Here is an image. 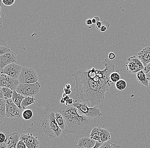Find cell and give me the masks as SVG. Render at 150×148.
<instances>
[{"instance_id":"83f0119b","label":"cell","mask_w":150,"mask_h":148,"mask_svg":"<svg viewBox=\"0 0 150 148\" xmlns=\"http://www.w3.org/2000/svg\"><path fill=\"white\" fill-rule=\"evenodd\" d=\"M99 148H120V146L116 143H112L110 141H108L103 143Z\"/></svg>"},{"instance_id":"7bdbcfd3","label":"cell","mask_w":150,"mask_h":148,"mask_svg":"<svg viewBox=\"0 0 150 148\" xmlns=\"http://www.w3.org/2000/svg\"><path fill=\"white\" fill-rule=\"evenodd\" d=\"M103 143H99V142H97V141H96V143L95 146L93 147L92 148H99L102 146Z\"/></svg>"},{"instance_id":"d6a6232c","label":"cell","mask_w":150,"mask_h":148,"mask_svg":"<svg viewBox=\"0 0 150 148\" xmlns=\"http://www.w3.org/2000/svg\"><path fill=\"white\" fill-rule=\"evenodd\" d=\"M146 75L147 79L149 80V86L147 87V91L150 95V72L148 74H146Z\"/></svg>"},{"instance_id":"836d02e7","label":"cell","mask_w":150,"mask_h":148,"mask_svg":"<svg viewBox=\"0 0 150 148\" xmlns=\"http://www.w3.org/2000/svg\"><path fill=\"white\" fill-rule=\"evenodd\" d=\"M143 71L145 74H148L150 72V62L146 67H145Z\"/></svg>"},{"instance_id":"d4e9b609","label":"cell","mask_w":150,"mask_h":148,"mask_svg":"<svg viewBox=\"0 0 150 148\" xmlns=\"http://www.w3.org/2000/svg\"><path fill=\"white\" fill-rule=\"evenodd\" d=\"M127 86V83L125 80L121 79L115 83V87L117 90L119 91L124 90Z\"/></svg>"},{"instance_id":"ba28073f","label":"cell","mask_w":150,"mask_h":148,"mask_svg":"<svg viewBox=\"0 0 150 148\" xmlns=\"http://www.w3.org/2000/svg\"><path fill=\"white\" fill-rule=\"evenodd\" d=\"M24 109L19 108L12 99L6 101V117L9 118H20L22 116Z\"/></svg>"},{"instance_id":"5bb4252c","label":"cell","mask_w":150,"mask_h":148,"mask_svg":"<svg viewBox=\"0 0 150 148\" xmlns=\"http://www.w3.org/2000/svg\"><path fill=\"white\" fill-rule=\"evenodd\" d=\"M96 141L90 137H84L79 140L77 145V148H92L95 146Z\"/></svg>"},{"instance_id":"f6af8a7d","label":"cell","mask_w":150,"mask_h":148,"mask_svg":"<svg viewBox=\"0 0 150 148\" xmlns=\"http://www.w3.org/2000/svg\"><path fill=\"white\" fill-rule=\"evenodd\" d=\"M62 98L64 99V100L65 101V102H66L67 101H68V100H69V99H70V96L68 95H67L65 97Z\"/></svg>"},{"instance_id":"e0dca14e","label":"cell","mask_w":150,"mask_h":148,"mask_svg":"<svg viewBox=\"0 0 150 148\" xmlns=\"http://www.w3.org/2000/svg\"><path fill=\"white\" fill-rule=\"evenodd\" d=\"M55 119L56 123L60 129L62 131H64L65 129L66 123L63 116L59 112H56L55 115Z\"/></svg>"},{"instance_id":"e575fe53","label":"cell","mask_w":150,"mask_h":148,"mask_svg":"<svg viewBox=\"0 0 150 148\" xmlns=\"http://www.w3.org/2000/svg\"><path fill=\"white\" fill-rule=\"evenodd\" d=\"M116 57V55H115V53H113V52H110V53H109L108 58L110 60H114V59H115Z\"/></svg>"},{"instance_id":"c3c4849f","label":"cell","mask_w":150,"mask_h":148,"mask_svg":"<svg viewBox=\"0 0 150 148\" xmlns=\"http://www.w3.org/2000/svg\"><path fill=\"white\" fill-rule=\"evenodd\" d=\"M67 95H66L64 93L62 94V98H64V97H65Z\"/></svg>"},{"instance_id":"f35d334b","label":"cell","mask_w":150,"mask_h":148,"mask_svg":"<svg viewBox=\"0 0 150 148\" xmlns=\"http://www.w3.org/2000/svg\"><path fill=\"white\" fill-rule=\"evenodd\" d=\"M64 91V93H65L66 95H69L72 93V91L70 89H67L65 87L63 88Z\"/></svg>"},{"instance_id":"44dd1931","label":"cell","mask_w":150,"mask_h":148,"mask_svg":"<svg viewBox=\"0 0 150 148\" xmlns=\"http://www.w3.org/2000/svg\"><path fill=\"white\" fill-rule=\"evenodd\" d=\"M36 99L34 97H26L23 99L21 103V108L23 109H25L26 108L35 103Z\"/></svg>"},{"instance_id":"484cf974","label":"cell","mask_w":150,"mask_h":148,"mask_svg":"<svg viewBox=\"0 0 150 148\" xmlns=\"http://www.w3.org/2000/svg\"><path fill=\"white\" fill-rule=\"evenodd\" d=\"M110 81L113 83H116L121 79V76L119 73V71L112 72L110 76Z\"/></svg>"},{"instance_id":"9c48e42d","label":"cell","mask_w":150,"mask_h":148,"mask_svg":"<svg viewBox=\"0 0 150 148\" xmlns=\"http://www.w3.org/2000/svg\"><path fill=\"white\" fill-rule=\"evenodd\" d=\"M22 66L16 63H12L6 66L1 70V74H5L15 79H18L21 70Z\"/></svg>"},{"instance_id":"3957f363","label":"cell","mask_w":150,"mask_h":148,"mask_svg":"<svg viewBox=\"0 0 150 148\" xmlns=\"http://www.w3.org/2000/svg\"><path fill=\"white\" fill-rule=\"evenodd\" d=\"M55 115L54 112H50L46 115L42 122V127L44 133L51 139L59 137L62 133V131L56 123Z\"/></svg>"},{"instance_id":"6da1fadb","label":"cell","mask_w":150,"mask_h":148,"mask_svg":"<svg viewBox=\"0 0 150 148\" xmlns=\"http://www.w3.org/2000/svg\"><path fill=\"white\" fill-rule=\"evenodd\" d=\"M76 81L74 90L76 94L74 102L86 104L90 107L97 106L104 101L105 94L97 82L88 76L86 70H80L72 74Z\"/></svg>"},{"instance_id":"681fc988","label":"cell","mask_w":150,"mask_h":148,"mask_svg":"<svg viewBox=\"0 0 150 148\" xmlns=\"http://www.w3.org/2000/svg\"><path fill=\"white\" fill-rule=\"evenodd\" d=\"M9 148H16V145H14V146H12Z\"/></svg>"},{"instance_id":"ac0fdd59","label":"cell","mask_w":150,"mask_h":148,"mask_svg":"<svg viewBox=\"0 0 150 148\" xmlns=\"http://www.w3.org/2000/svg\"><path fill=\"white\" fill-rule=\"evenodd\" d=\"M25 97H26L17 93L16 90H14L13 92L12 99L14 103L19 108H22L21 106V103Z\"/></svg>"},{"instance_id":"60d3db41","label":"cell","mask_w":150,"mask_h":148,"mask_svg":"<svg viewBox=\"0 0 150 148\" xmlns=\"http://www.w3.org/2000/svg\"><path fill=\"white\" fill-rule=\"evenodd\" d=\"M85 23H86V24H87V25H88V26H90V25H92V24H93L92 21V19H90V18L87 19V20L86 21Z\"/></svg>"},{"instance_id":"4fadbf2b","label":"cell","mask_w":150,"mask_h":148,"mask_svg":"<svg viewBox=\"0 0 150 148\" xmlns=\"http://www.w3.org/2000/svg\"><path fill=\"white\" fill-rule=\"evenodd\" d=\"M138 57L146 67L150 62V47H147L140 50L138 53Z\"/></svg>"},{"instance_id":"ab89813d","label":"cell","mask_w":150,"mask_h":148,"mask_svg":"<svg viewBox=\"0 0 150 148\" xmlns=\"http://www.w3.org/2000/svg\"><path fill=\"white\" fill-rule=\"evenodd\" d=\"M103 25L106 27L108 29L110 26L109 22L105 20H104V21H103Z\"/></svg>"},{"instance_id":"1f68e13d","label":"cell","mask_w":150,"mask_h":148,"mask_svg":"<svg viewBox=\"0 0 150 148\" xmlns=\"http://www.w3.org/2000/svg\"><path fill=\"white\" fill-rule=\"evenodd\" d=\"M6 136L3 133H0V143H4L5 141L6 140Z\"/></svg>"},{"instance_id":"74e56055","label":"cell","mask_w":150,"mask_h":148,"mask_svg":"<svg viewBox=\"0 0 150 148\" xmlns=\"http://www.w3.org/2000/svg\"><path fill=\"white\" fill-rule=\"evenodd\" d=\"M74 103V100L72 98H70L69 100L66 102L65 106L71 105H73Z\"/></svg>"},{"instance_id":"277c9868","label":"cell","mask_w":150,"mask_h":148,"mask_svg":"<svg viewBox=\"0 0 150 148\" xmlns=\"http://www.w3.org/2000/svg\"><path fill=\"white\" fill-rule=\"evenodd\" d=\"M73 105L76 108L80 115H84L89 118H100L102 116L100 109L97 106L90 107L86 104L74 102Z\"/></svg>"},{"instance_id":"7dc6e473","label":"cell","mask_w":150,"mask_h":148,"mask_svg":"<svg viewBox=\"0 0 150 148\" xmlns=\"http://www.w3.org/2000/svg\"><path fill=\"white\" fill-rule=\"evenodd\" d=\"M60 103L62 104H65L66 102L64 100V99H63L62 98V99H61L60 101Z\"/></svg>"},{"instance_id":"d590c367","label":"cell","mask_w":150,"mask_h":148,"mask_svg":"<svg viewBox=\"0 0 150 148\" xmlns=\"http://www.w3.org/2000/svg\"><path fill=\"white\" fill-rule=\"evenodd\" d=\"M103 25V22H101V21H98V22L96 23V28L97 30H99L100 29H101V28H102Z\"/></svg>"},{"instance_id":"7a4b0ae2","label":"cell","mask_w":150,"mask_h":148,"mask_svg":"<svg viewBox=\"0 0 150 148\" xmlns=\"http://www.w3.org/2000/svg\"><path fill=\"white\" fill-rule=\"evenodd\" d=\"M59 112L63 116L66 123L65 129L62 131L63 135H83L89 129L91 119L80 115L77 108L73 105L63 107Z\"/></svg>"},{"instance_id":"7c38bea8","label":"cell","mask_w":150,"mask_h":148,"mask_svg":"<svg viewBox=\"0 0 150 148\" xmlns=\"http://www.w3.org/2000/svg\"><path fill=\"white\" fill-rule=\"evenodd\" d=\"M17 61V54L11 50L3 55L0 56V68L1 70L12 63H15Z\"/></svg>"},{"instance_id":"5b68a950","label":"cell","mask_w":150,"mask_h":148,"mask_svg":"<svg viewBox=\"0 0 150 148\" xmlns=\"http://www.w3.org/2000/svg\"><path fill=\"white\" fill-rule=\"evenodd\" d=\"M40 89L41 85L38 81L31 84L20 83L17 87L16 91L25 97H34L38 93Z\"/></svg>"},{"instance_id":"4316f807","label":"cell","mask_w":150,"mask_h":148,"mask_svg":"<svg viewBox=\"0 0 150 148\" xmlns=\"http://www.w3.org/2000/svg\"><path fill=\"white\" fill-rule=\"evenodd\" d=\"M33 113L30 109H25L22 113V117L25 120H29L32 118Z\"/></svg>"},{"instance_id":"ee69618b","label":"cell","mask_w":150,"mask_h":148,"mask_svg":"<svg viewBox=\"0 0 150 148\" xmlns=\"http://www.w3.org/2000/svg\"><path fill=\"white\" fill-rule=\"evenodd\" d=\"M0 148H8V147L4 142V143L0 144Z\"/></svg>"},{"instance_id":"8fae6325","label":"cell","mask_w":150,"mask_h":148,"mask_svg":"<svg viewBox=\"0 0 150 148\" xmlns=\"http://www.w3.org/2000/svg\"><path fill=\"white\" fill-rule=\"evenodd\" d=\"M20 140L24 141L28 148H39L40 146V142L38 137L34 136L32 134H22Z\"/></svg>"},{"instance_id":"b9f144b4","label":"cell","mask_w":150,"mask_h":148,"mask_svg":"<svg viewBox=\"0 0 150 148\" xmlns=\"http://www.w3.org/2000/svg\"><path fill=\"white\" fill-rule=\"evenodd\" d=\"M107 30L108 28L106 27H105V26H104V25H103L102 28H101V29H100V30H99V31H100L101 32H105Z\"/></svg>"},{"instance_id":"4dcf8cb0","label":"cell","mask_w":150,"mask_h":148,"mask_svg":"<svg viewBox=\"0 0 150 148\" xmlns=\"http://www.w3.org/2000/svg\"><path fill=\"white\" fill-rule=\"evenodd\" d=\"M2 0L1 1V13H0V28H2V26L3 21L4 20V14L3 13L2 11L1 10V4H2Z\"/></svg>"},{"instance_id":"f1b7e54d","label":"cell","mask_w":150,"mask_h":148,"mask_svg":"<svg viewBox=\"0 0 150 148\" xmlns=\"http://www.w3.org/2000/svg\"><path fill=\"white\" fill-rule=\"evenodd\" d=\"M15 0H2V2L4 5L7 6H11L15 3Z\"/></svg>"},{"instance_id":"8992f818","label":"cell","mask_w":150,"mask_h":148,"mask_svg":"<svg viewBox=\"0 0 150 148\" xmlns=\"http://www.w3.org/2000/svg\"><path fill=\"white\" fill-rule=\"evenodd\" d=\"M18 79L20 83L31 84L38 82L39 77L33 68L24 67H22Z\"/></svg>"},{"instance_id":"d6986e66","label":"cell","mask_w":150,"mask_h":148,"mask_svg":"<svg viewBox=\"0 0 150 148\" xmlns=\"http://www.w3.org/2000/svg\"><path fill=\"white\" fill-rule=\"evenodd\" d=\"M100 132V139L101 143H105L109 141L111 138V135L107 129H103L100 127H98Z\"/></svg>"},{"instance_id":"ffe728a7","label":"cell","mask_w":150,"mask_h":148,"mask_svg":"<svg viewBox=\"0 0 150 148\" xmlns=\"http://www.w3.org/2000/svg\"><path fill=\"white\" fill-rule=\"evenodd\" d=\"M90 137L95 141L102 143L100 139V132L98 127H95L92 129L90 134Z\"/></svg>"},{"instance_id":"603a6c76","label":"cell","mask_w":150,"mask_h":148,"mask_svg":"<svg viewBox=\"0 0 150 148\" xmlns=\"http://www.w3.org/2000/svg\"><path fill=\"white\" fill-rule=\"evenodd\" d=\"M0 90H1L2 91L4 99L7 100L8 99H12L13 91L9 88H6V87H1Z\"/></svg>"},{"instance_id":"30bf717a","label":"cell","mask_w":150,"mask_h":148,"mask_svg":"<svg viewBox=\"0 0 150 148\" xmlns=\"http://www.w3.org/2000/svg\"><path fill=\"white\" fill-rule=\"evenodd\" d=\"M19 84L18 79H15L5 74H1L0 86L1 87H6L12 90H16Z\"/></svg>"},{"instance_id":"8d00e7d4","label":"cell","mask_w":150,"mask_h":148,"mask_svg":"<svg viewBox=\"0 0 150 148\" xmlns=\"http://www.w3.org/2000/svg\"><path fill=\"white\" fill-rule=\"evenodd\" d=\"M93 24H96L98 21H100V18L98 16H95L92 19Z\"/></svg>"},{"instance_id":"52a82bcc","label":"cell","mask_w":150,"mask_h":148,"mask_svg":"<svg viewBox=\"0 0 150 148\" xmlns=\"http://www.w3.org/2000/svg\"><path fill=\"white\" fill-rule=\"evenodd\" d=\"M127 71L132 74H137L145 68L138 57L136 56L128 58L126 63Z\"/></svg>"},{"instance_id":"bcb514c9","label":"cell","mask_w":150,"mask_h":148,"mask_svg":"<svg viewBox=\"0 0 150 148\" xmlns=\"http://www.w3.org/2000/svg\"><path fill=\"white\" fill-rule=\"evenodd\" d=\"M65 88H66L67 89H70L71 88V86L70 84H67L65 85Z\"/></svg>"},{"instance_id":"2e32d148","label":"cell","mask_w":150,"mask_h":148,"mask_svg":"<svg viewBox=\"0 0 150 148\" xmlns=\"http://www.w3.org/2000/svg\"><path fill=\"white\" fill-rule=\"evenodd\" d=\"M136 79L138 82L141 85L147 87L149 86V80L143 70L139 71L136 74Z\"/></svg>"},{"instance_id":"f546056e","label":"cell","mask_w":150,"mask_h":148,"mask_svg":"<svg viewBox=\"0 0 150 148\" xmlns=\"http://www.w3.org/2000/svg\"><path fill=\"white\" fill-rule=\"evenodd\" d=\"M16 148H28L27 145L22 140H20L16 145Z\"/></svg>"},{"instance_id":"9a60e30c","label":"cell","mask_w":150,"mask_h":148,"mask_svg":"<svg viewBox=\"0 0 150 148\" xmlns=\"http://www.w3.org/2000/svg\"><path fill=\"white\" fill-rule=\"evenodd\" d=\"M21 135L17 132L12 133L6 136L5 143L8 148L14 145H17L20 140Z\"/></svg>"},{"instance_id":"cb8c5ba5","label":"cell","mask_w":150,"mask_h":148,"mask_svg":"<svg viewBox=\"0 0 150 148\" xmlns=\"http://www.w3.org/2000/svg\"><path fill=\"white\" fill-rule=\"evenodd\" d=\"M0 55H4L6 53H8L11 51V49L9 46L7 45L5 43L4 41L3 40L1 41V45H0Z\"/></svg>"},{"instance_id":"7402d4cb","label":"cell","mask_w":150,"mask_h":148,"mask_svg":"<svg viewBox=\"0 0 150 148\" xmlns=\"http://www.w3.org/2000/svg\"><path fill=\"white\" fill-rule=\"evenodd\" d=\"M6 100H0V118H4L6 117Z\"/></svg>"}]
</instances>
